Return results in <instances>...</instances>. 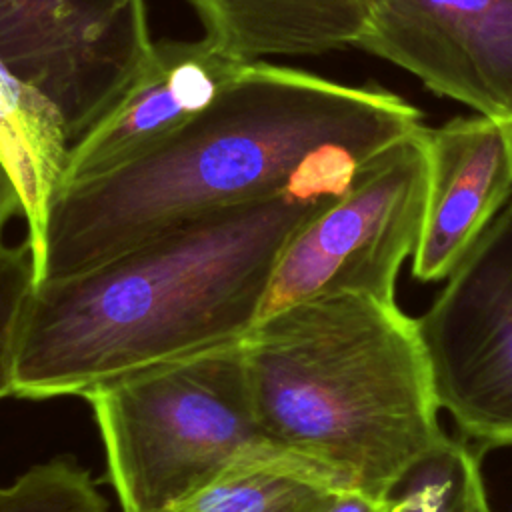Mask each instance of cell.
Here are the masks:
<instances>
[{
    "mask_svg": "<svg viewBox=\"0 0 512 512\" xmlns=\"http://www.w3.org/2000/svg\"><path fill=\"white\" fill-rule=\"evenodd\" d=\"M422 128L418 108L398 94L252 60L168 138L60 186L36 258L38 282L232 206L284 192L338 198L366 160Z\"/></svg>",
    "mask_w": 512,
    "mask_h": 512,
    "instance_id": "cell-1",
    "label": "cell"
},
{
    "mask_svg": "<svg viewBox=\"0 0 512 512\" xmlns=\"http://www.w3.org/2000/svg\"><path fill=\"white\" fill-rule=\"evenodd\" d=\"M336 198L284 192L36 284L12 396L50 400L244 340L294 234Z\"/></svg>",
    "mask_w": 512,
    "mask_h": 512,
    "instance_id": "cell-2",
    "label": "cell"
},
{
    "mask_svg": "<svg viewBox=\"0 0 512 512\" xmlns=\"http://www.w3.org/2000/svg\"><path fill=\"white\" fill-rule=\"evenodd\" d=\"M268 438L336 490L386 498L444 440L418 322L394 302L326 292L242 340Z\"/></svg>",
    "mask_w": 512,
    "mask_h": 512,
    "instance_id": "cell-3",
    "label": "cell"
},
{
    "mask_svg": "<svg viewBox=\"0 0 512 512\" xmlns=\"http://www.w3.org/2000/svg\"><path fill=\"white\" fill-rule=\"evenodd\" d=\"M82 398L92 406L122 512H160L252 462L312 474L262 430L242 340L100 384Z\"/></svg>",
    "mask_w": 512,
    "mask_h": 512,
    "instance_id": "cell-4",
    "label": "cell"
},
{
    "mask_svg": "<svg viewBox=\"0 0 512 512\" xmlns=\"http://www.w3.org/2000/svg\"><path fill=\"white\" fill-rule=\"evenodd\" d=\"M426 194L424 126L366 160L344 194L294 234L276 264L260 318L326 292L394 302L398 272L422 232Z\"/></svg>",
    "mask_w": 512,
    "mask_h": 512,
    "instance_id": "cell-5",
    "label": "cell"
},
{
    "mask_svg": "<svg viewBox=\"0 0 512 512\" xmlns=\"http://www.w3.org/2000/svg\"><path fill=\"white\" fill-rule=\"evenodd\" d=\"M416 322L438 408L482 448L512 446V204Z\"/></svg>",
    "mask_w": 512,
    "mask_h": 512,
    "instance_id": "cell-6",
    "label": "cell"
},
{
    "mask_svg": "<svg viewBox=\"0 0 512 512\" xmlns=\"http://www.w3.org/2000/svg\"><path fill=\"white\" fill-rule=\"evenodd\" d=\"M154 46L146 0H0V56L60 112L70 142Z\"/></svg>",
    "mask_w": 512,
    "mask_h": 512,
    "instance_id": "cell-7",
    "label": "cell"
},
{
    "mask_svg": "<svg viewBox=\"0 0 512 512\" xmlns=\"http://www.w3.org/2000/svg\"><path fill=\"white\" fill-rule=\"evenodd\" d=\"M356 48L476 114L512 120V0H366Z\"/></svg>",
    "mask_w": 512,
    "mask_h": 512,
    "instance_id": "cell-8",
    "label": "cell"
},
{
    "mask_svg": "<svg viewBox=\"0 0 512 512\" xmlns=\"http://www.w3.org/2000/svg\"><path fill=\"white\" fill-rule=\"evenodd\" d=\"M250 62L206 36L154 42L110 108L70 142L60 186L106 172L168 138L204 112Z\"/></svg>",
    "mask_w": 512,
    "mask_h": 512,
    "instance_id": "cell-9",
    "label": "cell"
},
{
    "mask_svg": "<svg viewBox=\"0 0 512 512\" xmlns=\"http://www.w3.org/2000/svg\"><path fill=\"white\" fill-rule=\"evenodd\" d=\"M428 194L412 276L434 282L470 252L512 196L508 120L476 114L426 128Z\"/></svg>",
    "mask_w": 512,
    "mask_h": 512,
    "instance_id": "cell-10",
    "label": "cell"
},
{
    "mask_svg": "<svg viewBox=\"0 0 512 512\" xmlns=\"http://www.w3.org/2000/svg\"><path fill=\"white\" fill-rule=\"evenodd\" d=\"M204 36L242 60L356 46L366 0H188Z\"/></svg>",
    "mask_w": 512,
    "mask_h": 512,
    "instance_id": "cell-11",
    "label": "cell"
},
{
    "mask_svg": "<svg viewBox=\"0 0 512 512\" xmlns=\"http://www.w3.org/2000/svg\"><path fill=\"white\" fill-rule=\"evenodd\" d=\"M70 138L58 108L0 56V160L24 208L26 238L40 256L48 214L62 184Z\"/></svg>",
    "mask_w": 512,
    "mask_h": 512,
    "instance_id": "cell-12",
    "label": "cell"
},
{
    "mask_svg": "<svg viewBox=\"0 0 512 512\" xmlns=\"http://www.w3.org/2000/svg\"><path fill=\"white\" fill-rule=\"evenodd\" d=\"M340 492L292 464L252 462L160 512H326Z\"/></svg>",
    "mask_w": 512,
    "mask_h": 512,
    "instance_id": "cell-13",
    "label": "cell"
},
{
    "mask_svg": "<svg viewBox=\"0 0 512 512\" xmlns=\"http://www.w3.org/2000/svg\"><path fill=\"white\" fill-rule=\"evenodd\" d=\"M388 496L392 512H490L478 452L448 436L412 464Z\"/></svg>",
    "mask_w": 512,
    "mask_h": 512,
    "instance_id": "cell-14",
    "label": "cell"
},
{
    "mask_svg": "<svg viewBox=\"0 0 512 512\" xmlns=\"http://www.w3.org/2000/svg\"><path fill=\"white\" fill-rule=\"evenodd\" d=\"M0 512H110V504L76 458L54 456L0 484Z\"/></svg>",
    "mask_w": 512,
    "mask_h": 512,
    "instance_id": "cell-15",
    "label": "cell"
},
{
    "mask_svg": "<svg viewBox=\"0 0 512 512\" xmlns=\"http://www.w3.org/2000/svg\"><path fill=\"white\" fill-rule=\"evenodd\" d=\"M38 284L36 258L28 238L8 244L0 238V400L12 396L16 358L26 314Z\"/></svg>",
    "mask_w": 512,
    "mask_h": 512,
    "instance_id": "cell-16",
    "label": "cell"
},
{
    "mask_svg": "<svg viewBox=\"0 0 512 512\" xmlns=\"http://www.w3.org/2000/svg\"><path fill=\"white\" fill-rule=\"evenodd\" d=\"M326 512H392V498H376L356 490H344Z\"/></svg>",
    "mask_w": 512,
    "mask_h": 512,
    "instance_id": "cell-17",
    "label": "cell"
},
{
    "mask_svg": "<svg viewBox=\"0 0 512 512\" xmlns=\"http://www.w3.org/2000/svg\"><path fill=\"white\" fill-rule=\"evenodd\" d=\"M22 214H24V208H22L20 192H18L10 172L6 170L4 162L0 160V238L4 236L6 224L14 216H22Z\"/></svg>",
    "mask_w": 512,
    "mask_h": 512,
    "instance_id": "cell-18",
    "label": "cell"
},
{
    "mask_svg": "<svg viewBox=\"0 0 512 512\" xmlns=\"http://www.w3.org/2000/svg\"><path fill=\"white\" fill-rule=\"evenodd\" d=\"M508 130H510V144H512V120H508Z\"/></svg>",
    "mask_w": 512,
    "mask_h": 512,
    "instance_id": "cell-19",
    "label": "cell"
}]
</instances>
